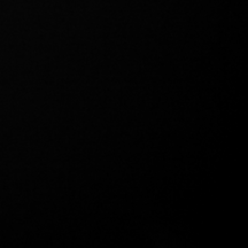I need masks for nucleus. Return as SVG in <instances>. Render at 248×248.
<instances>
[]
</instances>
